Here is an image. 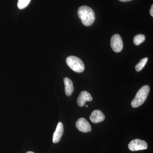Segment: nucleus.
I'll return each mask as SVG.
<instances>
[{"label": "nucleus", "mask_w": 153, "mask_h": 153, "mask_svg": "<svg viewBox=\"0 0 153 153\" xmlns=\"http://www.w3.org/2000/svg\"><path fill=\"white\" fill-rule=\"evenodd\" d=\"M78 16L82 24L87 27L92 25L95 21L94 12L91 8L88 6L80 7L78 10Z\"/></svg>", "instance_id": "obj_1"}, {"label": "nucleus", "mask_w": 153, "mask_h": 153, "mask_svg": "<svg viewBox=\"0 0 153 153\" xmlns=\"http://www.w3.org/2000/svg\"><path fill=\"white\" fill-rule=\"evenodd\" d=\"M149 91L150 87L148 85H145L141 88L131 102V106L136 108L143 104L147 98Z\"/></svg>", "instance_id": "obj_2"}, {"label": "nucleus", "mask_w": 153, "mask_h": 153, "mask_svg": "<svg viewBox=\"0 0 153 153\" xmlns=\"http://www.w3.org/2000/svg\"><path fill=\"white\" fill-rule=\"evenodd\" d=\"M66 62L68 66L75 72L81 73L85 69V66L82 60L76 56H68L66 58Z\"/></svg>", "instance_id": "obj_3"}, {"label": "nucleus", "mask_w": 153, "mask_h": 153, "mask_svg": "<svg viewBox=\"0 0 153 153\" xmlns=\"http://www.w3.org/2000/svg\"><path fill=\"white\" fill-rule=\"evenodd\" d=\"M111 46L114 52H119L123 49V42L121 37L118 34H115L111 37Z\"/></svg>", "instance_id": "obj_4"}, {"label": "nucleus", "mask_w": 153, "mask_h": 153, "mask_svg": "<svg viewBox=\"0 0 153 153\" xmlns=\"http://www.w3.org/2000/svg\"><path fill=\"white\" fill-rule=\"evenodd\" d=\"M128 147L129 149L131 151L143 150L147 149L148 145L145 141L137 139L131 141Z\"/></svg>", "instance_id": "obj_5"}, {"label": "nucleus", "mask_w": 153, "mask_h": 153, "mask_svg": "<svg viewBox=\"0 0 153 153\" xmlns=\"http://www.w3.org/2000/svg\"><path fill=\"white\" fill-rule=\"evenodd\" d=\"M76 126L78 130L82 132L86 133L91 131L90 123L84 118H80L76 123Z\"/></svg>", "instance_id": "obj_6"}, {"label": "nucleus", "mask_w": 153, "mask_h": 153, "mask_svg": "<svg viewBox=\"0 0 153 153\" xmlns=\"http://www.w3.org/2000/svg\"><path fill=\"white\" fill-rule=\"evenodd\" d=\"M93 100L90 94L87 91H82L79 94L77 100V103L79 106L82 107L85 105L87 101H91Z\"/></svg>", "instance_id": "obj_7"}, {"label": "nucleus", "mask_w": 153, "mask_h": 153, "mask_svg": "<svg viewBox=\"0 0 153 153\" xmlns=\"http://www.w3.org/2000/svg\"><path fill=\"white\" fill-rule=\"evenodd\" d=\"M89 118L93 123H99L104 120L105 116L101 111L95 110L91 113Z\"/></svg>", "instance_id": "obj_8"}, {"label": "nucleus", "mask_w": 153, "mask_h": 153, "mask_svg": "<svg viewBox=\"0 0 153 153\" xmlns=\"http://www.w3.org/2000/svg\"><path fill=\"white\" fill-rule=\"evenodd\" d=\"M63 131H64V128H63V123L61 122L58 123L55 132L53 134V139H52L53 143H57L60 141L63 135Z\"/></svg>", "instance_id": "obj_9"}, {"label": "nucleus", "mask_w": 153, "mask_h": 153, "mask_svg": "<svg viewBox=\"0 0 153 153\" xmlns=\"http://www.w3.org/2000/svg\"><path fill=\"white\" fill-rule=\"evenodd\" d=\"M64 84H65V93L67 96H70L74 91V86L73 82L71 79L68 77H65L64 79Z\"/></svg>", "instance_id": "obj_10"}, {"label": "nucleus", "mask_w": 153, "mask_h": 153, "mask_svg": "<svg viewBox=\"0 0 153 153\" xmlns=\"http://www.w3.org/2000/svg\"><path fill=\"white\" fill-rule=\"evenodd\" d=\"M146 40L144 35L138 34L134 36V43L136 46L139 45L143 43Z\"/></svg>", "instance_id": "obj_11"}, {"label": "nucleus", "mask_w": 153, "mask_h": 153, "mask_svg": "<svg viewBox=\"0 0 153 153\" xmlns=\"http://www.w3.org/2000/svg\"><path fill=\"white\" fill-rule=\"evenodd\" d=\"M148 60V57H145L140 60L139 62L136 65L135 69L137 71H141L146 66Z\"/></svg>", "instance_id": "obj_12"}, {"label": "nucleus", "mask_w": 153, "mask_h": 153, "mask_svg": "<svg viewBox=\"0 0 153 153\" xmlns=\"http://www.w3.org/2000/svg\"><path fill=\"white\" fill-rule=\"evenodd\" d=\"M31 0H19L18 2V8L20 10L25 8L29 4Z\"/></svg>", "instance_id": "obj_13"}, {"label": "nucleus", "mask_w": 153, "mask_h": 153, "mask_svg": "<svg viewBox=\"0 0 153 153\" xmlns=\"http://www.w3.org/2000/svg\"><path fill=\"white\" fill-rule=\"evenodd\" d=\"M150 13L151 16H153V5H152V7H151L150 10Z\"/></svg>", "instance_id": "obj_14"}, {"label": "nucleus", "mask_w": 153, "mask_h": 153, "mask_svg": "<svg viewBox=\"0 0 153 153\" xmlns=\"http://www.w3.org/2000/svg\"><path fill=\"white\" fill-rule=\"evenodd\" d=\"M119 1H120L124 2H125L129 1H131V0H119Z\"/></svg>", "instance_id": "obj_15"}, {"label": "nucleus", "mask_w": 153, "mask_h": 153, "mask_svg": "<svg viewBox=\"0 0 153 153\" xmlns=\"http://www.w3.org/2000/svg\"><path fill=\"white\" fill-rule=\"evenodd\" d=\"M26 153H35L33 152H27Z\"/></svg>", "instance_id": "obj_16"}, {"label": "nucleus", "mask_w": 153, "mask_h": 153, "mask_svg": "<svg viewBox=\"0 0 153 153\" xmlns=\"http://www.w3.org/2000/svg\"><path fill=\"white\" fill-rule=\"evenodd\" d=\"M85 107H88V105H85Z\"/></svg>", "instance_id": "obj_17"}]
</instances>
